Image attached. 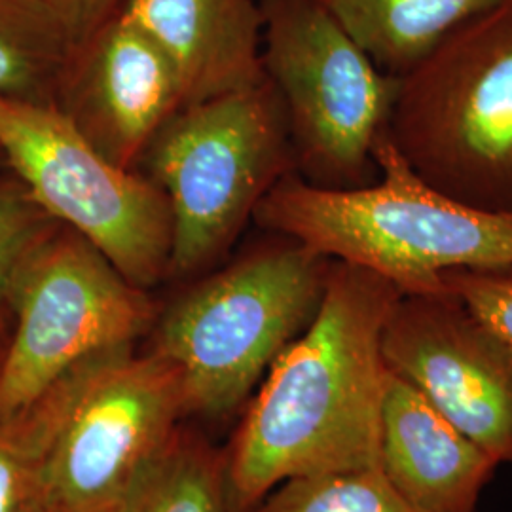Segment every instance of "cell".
<instances>
[{
  "mask_svg": "<svg viewBox=\"0 0 512 512\" xmlns=\"http://www.w3.org/2000/svg\"><path fill=\"white\" fill-rule=\"evenodd\" d=\"M274 236L194 285L154 323L150 349L179 368L186 416L219 418L247 403L319 310L332 260Z\"/></svg>",
  "mask_w": 512,
  "mask_h": 512,
  "instance_id": "obj_3",
  "label": "cell"
},
{
  "mask_svg": "<svg viewBox=\"0 0 512 512\" xmlns=\"http://www.w3.org/2000/svg\"><path fill=\"white\" fill-rule=\"evenodd\" d=\"M0 150L40 207L88 239L133 285L148 291L167 277L171 215L147 175L112 164L54 105L2 95Z\"/></svg>",
  "mask_w": 512,
  "mask_h": 512,
  "instance_id": "obj_9",
  "label": "cell"
},
{
  "mask_svg": "<svg viewBox=\"0 0 512 512\" xmlns=\"http://www.w3.org/2000/svg\"><path fill=\"white\" fill-rule=\"evenodd\" d=\"M12 173V171H10ZM57 224L18 177L0 175V325L21 260Z\"/></svg>",
  "mask_w": 512,
  "mask_h": 512,
  "instance_id": "obj_19",
  "label": "cell"
},
{
  "mask_svg": "<svg viewBox=\"0 0 512 512\" xmlns=\"http://www.w3.org/2000/svg\"><path fill=\"white\" fill-rule=\"evenodd\" d=\"M8 311L14 329L0 357V418L31 410L95 357L135 346L158 319L147 291L61 222L21 260Z\"/></svg>",
  "mask_w": 512,
  "mask_h": 512,
  "instance_id": "obj_7",
  "label": "cell"
},
{
  "mask_svg": "<svg viewBox=\"0 0 512 512\" xmlns=\"http://www.w3.org/2000/svg\"><path fill=\"white\" fill-rule=\"evenodd\" d=\"M2 353H4V346H0V357H2Z\"/></svg>",
  "mask_w": 512,
  "mask_h": 512,
  "instance_id": "obj_24",
  "label": "cell"
},
{
  "mask_svg": "<svg viewBox=\"0 0 512 512\" xmlns=\"http://www.w3.org/2000/svg\"><path fill=\"white\" fill-rule=\"evenodd\" d=\"M501 0H321L380 71L403 78Z\"/></svg>",
  "mask_w": 512,
  "mask_h": 512,
  "instance_id": "obj_14",
  "label": "cell"
},
{
  "mask_svg": "<svg viewBox=\"0 0 512 512\" xmlns=\"http://www.w3.org/2000/svg\"><path fill=\"white\" fill-rule=\"evenodd\" d=\"M385 363L499 463H512V349L450 293L403 294Z\"/></svg>",
  "mask_w": 512,
  "mask_h": 512,
  "instance_id": "obj_10",
  "label": "cell"
},
{
  "mask_svg": "<svg viewBox=\"0 0 512 512\" xmlns=\"http://www.w3.org/2000/svg\"><path fill=\"white\" fill-rule=\"evenodd\" d=\"M118 512H232L226 452L179 429Z\"/></svg>",
  "mask_w": 512,
  "mask_h": 512,
  "instance_id": "obj_16",
  "label": "cell"
},
{
  "mask_svg": "<svg viewBox=\"0 0 512 512\" xmlns=\"http://www.w3.org/2000/svg\"><path fill=\"white\" fill-rule=\"evenodd\" d=\"M262 65L287 112L296 173L327 190L376 183L378 139L399 78L349 37L321 0H258Z\"/></svg>",
  "mask_w": 512,
  "mask_h": 512,
  "instance_id": "obj_6",
  "label": "cell"
},
{
  "mask_svg": "<svg viewBox=\"0 0 512 512\" xmlns=\"http://www.w3.org/2000/svg\"><path fill=\"white\" fill-rule=\"evenodd\" d=\"M139 171L171 215V277L217 262L256 205L296 171L287 112L274 84L220 95L177 110L150 143Z\"/></svg>",
  "mask_w": 512,
  "mask_h": 512,
  "instance_id": "obj_5",
  "label": "cell"
},
{
  "mask_svg": "<svg viewBox=\"0 0 512 512\" xmlns=\"http://www.w3.org/2000/svg\"><path fill=\"white\" fill-rule=\"evenodd\" d=\"M76 42L42 0H0V95L55 105Z\"/></svg>",
  "mask_w": 512,
  "mask_h": 512,
  "instance_id": "obj_15",
  "label": "cell"
},
{
  "mask_svg": "<svg viewBox=\"0 0 512 512\" xmlns=\"http://www.w3.org/2000/svg\"><path fill=\"white\" fill-rule=\"evenodd\" d=\"M247 512H418L380 467L285 480Z\"/></svg>",
  "mask_w": 512,
  "mask_h": 512,
  "instance_id": "obj_18",
  "label": "cell"
},
{
  "mask_svg": "<svg viewBox=\"0 0 512 512\" xmlns=\"http://www.w3.org/2000/svg\"><path fill=\"white\" fill-rule=\"evenodd\" d=\"M63 404V382L31 410L0 418V512H50L46 454Z\"/></svg>",
  "mask_w": 512,
  "mask_h": 512,
  "instance_id": "obj_17",
  "label": "cell"
},
{
  "mask_svg": "<svg viewBox=\"0 0 512 512\" xmlns=\"http://www.w3.org/2000/svg\"><path fill=\"white\" fill-rule=\"evenodd\" d=\"M120 10L169 59L181 107L266 80L258 0H126Z\"/></svg>",
  "mask_w": 512,
  "mask_h": 512,
  "instance_id": "obj_13",
  "label": "cell"
},
{
  "mask_svg": "<svg viewBox=\"0 0 512 512\" xmlns=\"http://www.w3.org/2000/svg\"><path fill=\"white\" fill-rule=\"evenodd\" d=\"M42 2H46L55 14L67 23V27L73 33L74 42L78 44L88 0H42Z\"/></svg>",
  "mask_w": 512,
  "mask_h": 512,
  "instance_id": "obj_22",
  "label": "cell"
},
{
  "mask_svg": "<svg viewBox=\"0 0 512 512\" xmlns=\"http://www.w3.org/2000/svg\"><path fill=\"white\" fill-rule=\"evenodd\" d=\"M497 467L416 385L389 370L380 469L414 511L475 512Z\"/></svg>",
  "mask_w": 512,
  "mask_h": 512,
  "instance_id": "obj_12",
  "label": "cell"
},
{
  "mask_svg": "<svg viewBox=\"0 0 512 512\" xmlns=\"http://www.w3.org/2000/svg\"><path fill=\"white\" fill-rule=\"evenodd\" d=\"M401 296L382 275L332 260L319 310L262 378L226 452L232 512L291 478L380 467L382 342Z\"/></svg>",
  "mask_w": 512,
  "mask_h": 512,
  "instance_id": "obj_1",
  "label": "cell"
},
{
  "mask_svg": "<svg viewBox=\"0 0 512 512\" xmlns=\"http://www.w3.org/2000/svg\"><path fill=\"white\" fill-rule=\"evenodd\" d=\"M0 167H6V164H4V156H2V150H0Z\"/></svg>",
  "mask_w": 512,
  "mask_h": 512,
  "instance_id": "obj_23",
  "label": "cell"
},
{
  "mask_svg": "<svg viewBox=\"0 0 512 512\" xmlns=\"http://www.w3.org/2000/svg\"><path fill=\"white\" fill-rule=\"evenodd\" d=\"M376 183L327 190L285 175L256 205L260 228L366 268L403 294L444 293L440 275L512 262V211H484L420 179L387 137Z\"/></svg>",
  "mask_w": 512,
  "mask_h": 512,
  "instance_id": "obj_2",
  "label": "cell"
},
{
  "mask_svg": "<svg viewBox=\"0 0 512 512\" xmlns=\"http://www.w3.org/2000/svg\"><path fill=\"white\" fill-rule=\"evenodd\" d=\"M124 2L126 0H88L86 14H84V23H82V33H80V40L78 42L86 40L107 19L112 18L122 8Z\"/></svg>",
  "mask_w": 512,
  "mask_h": 512,
  "instance_id": "obj_21",
  "label": "cell"
},
{
  "mask_svg": "<svg viewBox=\"0 0 512 512\" xmlns=\"http://www.w3.org/2000/svg\"><path fill=\"white\" fill-rule=\"evenodd\" d=\"M54 107L112 164L139 169L181 90L158 44L118 10L76 44Z\"/></svg>",
  "mask_w": 512,
  "mask_h": 512,
  "instance_id": "obj_11",
  "label": "cell"
},
{
  "mask_svg": "<svg viewBox=\"0 0 512 512\" xmlns=\"http://www.w3.org/2000/svg\"><path fill=\"white\" fill-rule=\"evenodd\" d=\"M440 281L446 293L512 349V262L448 270Z\"/></svg>",
  "mask_w": 512,
  "mask_h": 512,
  "instance_id": "obj_20",
  "label": "cell"
},
{
  "mask_svg": "<svg viewBox=\"0 0 512 512\" xmlns=\"http://www.w3.org/2000/svg\"><path fill=\"white\" fill-rule=\"evenodd\" d=\"M387 137L440 192L512 211V0L463 23L399 78Z\"/></svg>",
  "mask_w": 512,
  "mask_h": 512,
  "instance_id": "obj_4",
  "label": "cell"
},
{
  "mask_svg": "<svg viewBox=\"0 0 512 512\" xmlns=\"http://www.w3.org/2000/svg\"><path fill=\"white\" fill-rule=\"evenodd\" d=\"M183 418L181 372L152 349H116L76 368L46 454L50 512H118Z\"/></svg>",
  "mask_w": 512,
  "mask_h": 512,
  "instance_id": "obj_8",
  "label": "cell"
}]
</instances>
